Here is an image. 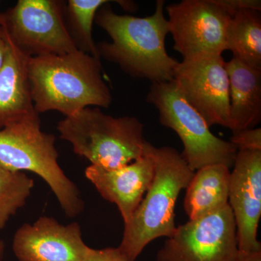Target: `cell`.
<instances>
[{"instance_id":"6da1fadb","label":"cell","mask_w":261,"mask_h":261,"mask_svg":"<svg viewBox=\"0 0 261 261\" xmlns=\"http://www.w3.org/2000/svg\"><path fill=\"white\" fill-rule=\"evenodd\" d=\"M164 6L165 1L158 0L154 13L145 18L117 14L108 3L101 7L94 21L112 41L97 44L99 57L134 78L152 84L173 81L178 62L166 51L169 25Z\"/></svg>"},{"instance_id":"7a4b0ae2","label":"cell","mask_w":261,"mask_h":261,"mask_svg":"<svg viewBox=\"0 0 261 261\" xmlns=\"http://www.w3.org/2000/svg\"><path fill=\"white\" fill-rule=\"evenodd\" d=\"M27 72L39 114L56 111L68 117L89 106L108 108L112 102L100 60L84 51L31 57Z\"/></svg>"},{"instance_id":"3957f363","label":"cell","mask_w":261,"mask_h":261,"mask_svg":"<svg viewBox=\"0 0 261 261\" xmlns=\"http://www.w3.org/2000/svg\"><path fill=\"white\" fill-rule=\"evenodd\" d=\"M145 152L153 161V178L140 205L125 223L118 247L132 261L137 260L151 242L170 238L175 232L174 210L178 195L188 187L195 172L173 147H154L147 141Z\"/></svg>"},{"instance_id":"277c9868","label":"cell","mask_w":261,"mask_h":261,"mask_svg":"<svg viewBox=\"0 0 261 261\" xmlns=\"http://www.w3.org/2000/svg\"><path fill=\"white\" fill-rule=\"evenodd\" d=\"M61 138L92 166L116 169L144 154V126L135 117H113L99 108H86L59 122Z\"/></svg>"},{"instance_id":"5b68a950","label":"cell","mask_w":261,"mask_h":261,"mask_svg":"<svg viewBox=\"0 0 261 261\" xmlns=\"http://www.w3.org/2000/svg\"><path fill=\"white\" fill-rule=\"evenodd\" d=\"M56 137L41 130L39 113L0 129V165L15 171H30L42 178L69 217L83 211L80 190L58 163Z\"/></svg>"},{"instance_id":"8992f818","label":"cell","mask_w":261,"mask_h":261,"mask_svg":"<svg viewBox=\"0 0 261 261\" xmlns=\"http://www.w3.org/2000/svg\"><path fill=\"white\" fill-rule=\"evenodd\" d=\"M147 101L159 111L160 123L179 137L184 147L181 156L192 171L211 165L233 167L238 151L236 146L211 132L204 118L187 102L173 81L152 83Z\"/></svg>"},{"instance_id":"52a82bcc","label":"cell","mask_w":261,"mask_h":261,"mask_svg":"<svg viewBox=\"0 0 261 261\" xmlns=\"http://www.w3.org/2000/svg\"><path fill=\"white\" fill-rule=\"evenodd\" d=\"M61 2L19 0L4 13L1 25L25 56L61 55L79 50L64 21Z\"/></svg>"},{"instance_id":"ba28073f","label":"cell","mask_w":261,"mask_h":261,"mask_svg":"<svg viewBox=\"0 0 261 261\" xmlns=\"http://www.w3.org/2000/svg\"><path fill=\"white\" fill-rule=\"evenodd\" d=\"M237 226L229 205L176 227L156 255L157 261H235Z\"/></svg>"},{"instance_id":"9c48e42d","label":"cell","mask_w":261,"mask_h":261,"mask_svg":"<svg viewBox=\"0 0 261 261\" xmlns=\"http://www.w3.org/2000/svg\"><path fill=\"white\" fill-rule=\"evenodd\" d=\"M173 81L207 126L230 128L229 80L222 55L200 53L184 58Z\"/></svg>"},{"instance_id":"30bf717a","label":"cell","mask_w":261,"mask_h":261,"mask_svg":"<svg viewBox=\"0 0 261 261\" xmlns=\"http://www.w3.org/2000/svg\"><path fill=\"white\" fill-rule=\"evenodd\" d=\"M175 50L184 58L200 54L222 55L232 13L216 0H182L166 7Z\"/></svg>"},{"instance_id":"8fae6325","label":"cell","mask_w":261,"mask_h":261,"mask_svg":"<svg viewBox=\"0 0 261 261\" xmlns=\"http://www.w3.org/2000/svg\"><path fill=\"white\" fill-rule=\"evenodd\" d=\"M228 204L237 226L239 251H261V150H238L230 173Z\"/></svg>"},{"instance_id":"7c38bea8","label":"cell","mask_w":261,"mask_h":261,"mask_svg":"<svg viewBox=\"0 0 261 261\" xmlns=\"http://www.w3.org/2000/svg\"><path fill=\"white\" fill-rule=\"evenodd\" d=\"M89 250L78 223L63 225L48 216L22 225L13 240L19 261H84Z\"/></svg>"},{"instance_id":"4fadbf2b","label":"cell","mask_w":261,"mask_h":261,"mask_svg":"<svg viewBox=\"0 0 261 261\" xmlns=\"http://www.w3.org/2000/svg\"><path fill=\"white\" fill-rule=\"evenodd\" d=\"M153 175V161L145 150L142 157L123 167L106 169L91 165L85 171L103 198L116 204L124 224L140 205Z\"/></svg>"},{"instance_id":"5bb4252c","label":"cell","mask_w":261,"mask_h":261,"mask_svg":"<svg viewBox=\"0 0 261 261\" xmlns=\"http://www.w3.org/2000/svg\"><path fill=\"white\" fill-rule=\"evenodd\" d=\"M3 30L9 49L0 70V129L38 113L34 109L29 87L27 72L29 57L20 51Z\"/></svg>"},{"instance_id":"9a60e30c","label":"cell","mask_w":261,"mask_h":261,"mask_svg":"<svg viewBox=\"0 0 261 261\" xmlns=\"http://www.w3.org/2000/svg\"><path fill=\"white\" fill-rule=\"evenodd\" d=\"M229 80L230 128L252 129L261 121V70L233 58L226 62Z\"/></svg>"},{"instance_id":"2e32d148","label":"cell","mask_w":261,"mask_h":261,"mask_svg":"<svg viewBox=\"0 0 261 261\" xmlns=\"http://www.w3.org/2000/svg\"><path fill=\"white\" fill-rule=\"evenodd\" d=\"M230 173V168L224 165H211L195 171L184 202L190 220L203 217L228 205Z\"/></svg>"},{"instance_id":"e0dca14e","label":"cell","mask_w":261,"mask_h":261,"mask_svg":"<svg viewBox=\"0 0 261 261\" xmlns=\"http://www.w3.org/2000/svg\"><path fill=\"white\" fill-rule=\"evenodd\" d=\"M226 49L233 58L261 70V15L254 10L233 13L228 25Z\"/></svg>"},{"instance_id":"ac0fdd59","label":"cell","mask_w":261,"mask_h":261,"mask_svg":"<svg viewBox=\"0 0 261 261\" xmlns=\"http://www.w3.org/2000/svg\"><path fill=\"white\" fill-rule=\"evenodd\" d=\"M107 0H69L65 13L68 31L79 50L100 60L97 44L92 37V27L98 10Z\"/></svg>"},{"instance_id":"d6986e66","label":"cell","mask_w":261,"mask_h":261,"mask_svg":"<svg viewBox=\"0 0 261 261\" xmlns=\"http://www.w3.org/2000/svg\"><path fill=\"white\" fill-rule=\"evenodd\" d=\"M34 182L21 171H11L0 165V230L25 205Z\"/></svg>"},{"instance_id":"ffe728a7","label":"cell","mask_w":261,"mask_h":261,"mask_svg":"<svg viewBox=\"0 0 261 261\" xmlns=\"http://www.w3.org/2000/svg\"><path fill=\"white\" fill-rule=\"evenodd\" d=\"M230 142L238 150H261V129L254 128L233 134Z\"/></svg>"},{"instance_id":"44dd1931","label":"cell","mask_w":261,"mask_h":261,"mask_svg":"<svg viewBox=\"0 0 261 261\" xmlns=\"http://www.w3.org/2000/svg\"><path fill=\"white\" fill-rule=\"evenodd\" d=\"M84 261H132L123 255L118 247L93 249L89 247ZM137 261V260H135Z\"/></svg>"},{"instance_id":"7402d4cb","label":"cell","mask_w":261,"mask_h":261,"mask_svg":"<svg viewBox=\"0 0 261 261\" xmlns=\"http://www.w3.org/2000/svg\"><path fill=\"white\" fill-rule=\"evenodd\" d=\"M216 2L233 15L241 10L250 9L261 11L260 0H216Z\"/></svg>"},{"instance_id":"603a6c76","label":"cell","mask_w":261,"mask_h":261,"mask_svg":"<svg viewBox=\"0 0 261 261\" xmlns=\"http://www.w3.org/2000/svg\"><path fill=\"white\" fill-rule=\"evenodd\" d=\"M8 49H9V44H8V40H7V38L5 37L3 29L0 27V70L3 68L5 61H6Z\"/></svg>"},{"instance_id":"cb8c5ba5","label":"cell","mask_w":261,"mask_h":261,"mask_svg":"<svg viewBox=\"0 0 261 261\" xmlns=\"http://www.w3.org/2000/svg\"><path fill=\"white\" fill-rule=\"evenodd\" d=\"M235 261H261V251L255 252H242L239 251Z\"/></svg>"},{"instance_id":"d4e9b609","label":"cell","mask_w":261,"mask_h":261,"mask_svg":"<svg viewBox=\"0 0 261 261\" xmlns=\"http://www.w3.org/2000/svg\"><path fill=\"white\" fill-rule=\"evenodd\" d=\"M5 253V243L3 240H0V261H3Z\"/></svg>"},{"instance_id":"484cf974","label":"cell","mask_w":261,"mask_h":261,"mask_svg":"<svg viewBox=\"0 0 261 261\" xmlns=\"http://www.w3.org/2000/svg\"><path fill=\"white\" fill-rule=\"evenodd\" d=\"M4 23V13H0V27Z\"/></svg>"}]
</instances>
